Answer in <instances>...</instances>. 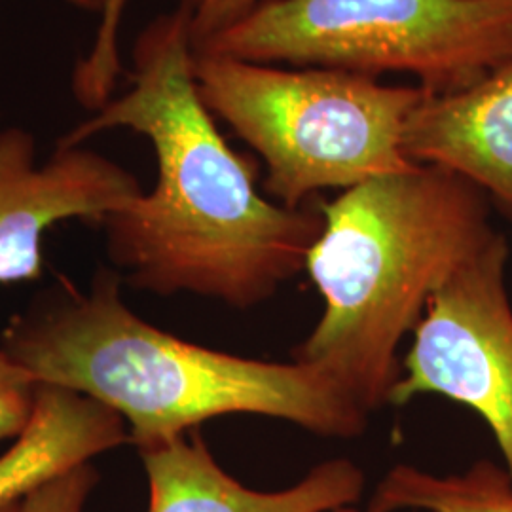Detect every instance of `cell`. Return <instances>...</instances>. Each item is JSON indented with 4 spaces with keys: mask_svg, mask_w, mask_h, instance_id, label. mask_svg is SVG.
<instances>
[{
    "mask_svg": "<svg viewBox=\"0 0 512 512\" xmlns=\"http://www.w3.org/2000/svg\"><path fill=\"white\" fill-rule=\"evenodd\" d=\"M190 21L183 2L154 19L133 46L128 92L57 147L116 128L147 137L158 183L101 222L110 260L141 291L247 310L306 268L323 215L319 205L293 209L260 196L255 162L230 148L198 93Z\"/></svg>",
    "mask_w": 512,
    "mask_h": 512,
    "instance_id": "6da1fadb",
    "label": "cell"
},
{
    "mask_svg": "<svg viewBox=\"0 0 512 512\" xmlns=\"http://www.w3.org/2000/svg\"><path fill=\"white\" fill-rule=\"evenodd\" d=\"M0 346L37 384L71 389L116 412L137 450L230 414L291 421L332 439L366 429L368 412L327 374L181 340L129 310L110 272L95 275L88 293L55 289L10 321Z\"/></svg>",
    "mask_w": 512,
    "mask_h": 512,
    "instance_id": "7a4b0ae2",
    "label": "cell"
},
{
    "mask_svg": "<svg viewBox=\"0 0 512 512\" xmlns=\"http://www.w3.org/2000/svg\"><path fill=\"white\" fill-rule=\"evenodd\" d=\"M319 209L323 230L304 270L325 310L294 361L370 414L389 403L397 349L431 298L501 234L486 194L433 165L374 177Z\"/></svg>",
    "mask_w": 512,
    "mask_h": 512,
    "instance_id": "3957f363",
    "label": "cell"
},
{
    "mask_svg": "<svg viewBox=\"0 0 512 512\" xmlns=\"http://www.w3.org/2000/svg\"><path fill=\"white\" fill-rule=\"evenodd\" d=\"M194 78L203 105L262 158L264 188L285 207L416 165L404 156L403 131L420 86L209 54H194Z\"/></svg>",
    "mask_w": 512,
    "mask_h": 512,
    "instance_id": "277c9868",
    "label": "cell"
},
{
    "mask_svg": "<svg viewBox=\"0 0 512 512\" xmlns=\"http://www.w3.org/2000/svg\"><path fill=\"white\" fill-rule=\"evenodd\" d=\"M194 54L412 74L454 93L512 61V0H262Z\"/></svg>",
    "mask_w": 512,
    "mask_h": 512,
    "instance_id": "5b68a950",
    "label": "cell"
},
{
    "mask_svg": "<svg viewBox=\"0 0 512 512\" xmlns=\"http://www.w3.org/2000/svg\"><path fill=\"white\" fill-rule=\"evenodd\" d=\"M501 234L427 304L391 404L440 395L475 410L494 433L512 482V308Z\"/></svg>",
    "mask_w": 512,
    "mask_h": 512,
    "instance_id": "8992f818",
    "label": "cell"
},
{
    "mask_svg": "<svg viewBox=\"0 0 512 512\" xmlns=\"http://www.w3.org/2000/svg\"><path fill=\"white\" fill-rule=\"evenodd\" d=\"M143 194L122 165L84 147H57L38 164L37 141L21 128L0 131V283L42 274V241L57 222H103Z\"/></svg>",
    "mask_w": 512,
    "mask_h": 512,
    "instance_id": "52a82bcc",
    "label": "cell"
},
{
    "mask_svg": "<svg viewBox=\"0 0 512 512\" xmlns=\"http://www.w3.org/2000/svg\"><path fill=\"white\" fill-rule=\"evenodd\" d=\"M148 512H330L359 505L365 471L351 459L315 465L296 484L260 492L228 475L198 431L139 450Z\"/></svg>",
    "mask_w": 512,
    "mask_h": 512,
    "instance_id": "ba28073f",
    "label": "cell"
},
{
    "mask_svg": "<svg viewBox=\"0 0 512 512\" xmlns=\"http://www.w3.org/2000/svg\"><path fill=\"white\" fill-rule=\"evenodd\" d=\"M403 152L475 184L512 217V61L459 92H425L404 124Z\"/></svg>",
    "mask_w": 512,
    "mask_h": 512,
    "instance_id": "9c48e42d",
    "label": "cell"
},
{
    "mask_svg": "<svg viewBox=\"0 0 512 512\" xmlns=\"http://www.w3.org/2000/svg\"><path fill=\"white\" fill-rule=\"evenodd\" d=\"M129 442L126 421L71 389L38 384L31 421L0 454V507Z\"/></svg>",
    "mask_w": 512,
    "mask_h": 512,
    "instance_id": "30bf717a",
    "label": "cell"
},
{
    "mask_svg": "<svg viewBox=\"0 0 512 512\" xmlns=\"http://www.w3.org/2000/svg\"><path fill=\"white\" fill-rule=\"evenodd\" d=\"M368 512H512V482L494 461L480 459L456 475L397 465L380 480Z\"/></svg>",
    "mask_w": 512,
    "mask_h": 512,
    "instance_id": "8fae6325",
    "label": "cell"
},
{
    "mask_svg": "<svg viewBox=\"0 0 512 512\" xmlns=\"http://www.w3.org/2000/svg\"><path fill=\"white\" fill-rule=\"evenodd\" d=\"M202 0H183L192 12ZM128 0H103L101 23L93 40L92 50L76 63L73 71V95L84 109L97 112L103 109L116 88L118 76L124 74V67L118 52L120 23Z\"/></svg>",
    "mask_w": 512,
    "mask_h": 512,
    "instance_id": "7c38bea8",
    "label": "cell"
},
{
    "mask_svg": "<svg viewBox=\"0 0 512 512\" xmlns=\"http://www.w3.org/2000/svg\"><path fill=\"white\" fill-rule=\"evenodd\" d=\"M97 482V469L92 463H82L25 495L21 499V512H84Z\"/></svg>",
    "mask_w": 512,
    "mask_h": 512,
    "instance_id": "4fadbf2b",
    "label": "cell"
},
{
    "mask_svg": "<svg viewBox=\"0 0 512 512\" xmlns=\"http://www.w3.org/2000/svg\"><path fill=\"white\" fill-rule=\"evenodd\" d=\"M38 384L0 346V440H16L31 421Z\"/></svg>",
    "mask_w": 512,
    "mask_h": 512,
    "instance_id": "5bb4252c",
    "label": "cell"
},
{
    "mask_svg": "<svg viewBox=\"0 0 512 512\" xmlns=\"http://www.w3.org/2000/svg\"><path fill=\"white\" fill-rule=\"evenodd\" d=\"M262 0H202L192 12V50L251 14Z\"/></svg>",
    "mask_w": 512,
    "mask_h": 512,
    "instance_id": "9a60e30c",
    "label": "cell"
},
{
    "mask_svg": "<svg viewBox=\"0 0 512 512\" xmlns=\"http://www.w3.org/2000/svg\"><path fill=\"white\" fill-rule=\"evenodd\" d=\"M67 2H71L78 8H84V10H99L101 12V8H103V0H67Z\"/></svg>",
    "mask_w": 512,
    "mask_h": 512,
    "instance_id": "2e32d148",
    "label": "cell"
},
{
    "mask_svg": "<svg viewBox=\"0 0 512 512\" xmlns=\"http://www.w3.org/2000/svg\"><path fill=\"white\" fill-rule=\"evenodd\" d=\"M0 512H21V499L14 501V503H8L4 507H0Z\"/></svg>",
    "mask_w": 512,
    "mask_h": 512,
    "instance_id": "e0dca14e",
    "label": "cell"
},
{
    "mask_svg": "<svg viewBox=\"0 0 512 512\" xmlns=\"http://www.w3.org/2000/svg\"><path fill=\"white\" fill-rule=\"evenodd\" d=\"M330 512H368L366 511H361V509H359V507H357V505H348V507H342V509H336V511H330Z\"/></svg>",
    "mask_w": 512,
    "mask_h": 512,
    "instance_id": "ac0fdd59",
    "label": "cell"
}]
</instances>
